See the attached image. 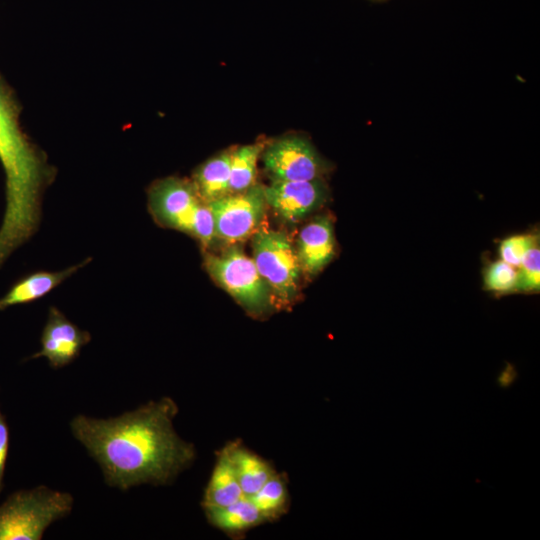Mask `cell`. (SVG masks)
Segmentation results:
<instances>
[{"mask_svg":"<svg viewBox=\"0 0 540 540\" xmlns=\"http://www.w3.org/2000/svg\"><path fill=\"white\" fill-rule=\"evenodd\" d=\"M518 268L516 290L538 292L540 289V249L538 242L527 252Z\"/></svg>","mask_w":540,"mask_h":540,"instance_id":"ffe728a7","label":"cell"},{"mask_svg":"<svg viewBox=\"0 0 540 540\" xmlns=\"http://www.w3.org/2000/svg\"><path fill=\"white\" fill-rule=\"evenodd\" d=\"M177 413L175 401L163 397L113 418L77 415L70 429L99 464L106 484L126 491L168 484L195 459L194 446L174 429Z\"/></svg>","mask_w":540,"mask_h":540,"instance_id":"6da1fadb","label":"cell"},{"mask_svg":"<svg viewBox=\"0 0 540 540\" xmlns=\"http://www.w3.org/2000/svg\"><path fill=\"white\" fill-rule=\"evenodd\" d=\"M260 159L271 181L323 179L326 161L312 143L299 135H287L265 144Z\"/></svg>","mask_w":540,"mask_h":540,"instance_id":"52a82bcc","label":"cell"},{"mask_svg":"<svg viewBox=\"0 0 540 540\" xmlns=\"http://www.w3.org/2000/svg\"><path fill=\"white\" fill-rule=\"evenodd\" d=\"M517 378V372L513 365L507 364L505 369L499 374L497 384L502 389H507L513 385Z\"/></svg>","mask_w":540,"mask_h":540,"instance_id":"cb8c5ba5","label":"cell"},{"mask_svg":"<svg viewBox=\"0 0 540 540\" xmlns=\"http://www.w3.org/2000/svg\"><path fill=\"white\" fill-rule=\"evenodd\" d=\"M190 235L194 236L203 249H207L215 239V221L209 204L202 199L196 204Z\"/></svg>","mask_w":540,"mask_h":540,"instance_id":"44dd1931","label":"cell"},{"mask_svg":"<svg viewBox=\"0 0 540 540\" xmlns=\"http://www.w3.org/2000/svg\"><path fill=\"white\" fill-rule=\"evenodd\" d=\"M252 259L275 304L286 306L298 293L301 269L295 245L283 231L262 225L251 237Z\"/></svg>","mask_w":540,"mask_h":540,"instance_id":"5b68a950","label":"cell"},{"mask_svg":"<svg viewBox=\"0 0 540 540\" xmlns=\"http://www.w3.org/2000/svg\"><path fill=\"white\" fill-rule=\"evenodd\" d=\"M73 504L70 493L44 485L16 491L0 505V540H40L53 522L70 514Z\"/></svg>","mask_w":540,"mask_h":540,"instance_id":"3957f363","label":"cell"},{"mask_svg":"<svg viewBox=\"0 0 540 540\" xmlns=\"http://www.w3.org/2000/svg\"><path fill=\"white\" fill-rule=\"evenodd\" d=\"M9 449V428L6 417L0 411V493L4 487V473Z\"/></svg>","mask_w":540,"mask_h":540,"instance_id":"603a6c76","label":"cell"},{"mask_svg":"<svg viewBox=\"0 0 540 540\" xmlns=\"http://www.w3.org/2000/svg\"><path fill=\"white\" fill-rule=\"evenodd\" d=\"M204 511L213 526L231 535L245 532L265 522L256 505L246 496L232 504L205 508Z\"/></svg>","mask_w":540,"mask_h":540,"instance_id":"2e32d148","label":"cell"},{"mask_svg":"<svg viewBox=\"0 0 540 540\" xmlns=\"http://www.w3.org/2000/svg\"><path fill=\"white\" fill-rule=\"evenodd\" d=\"M537 242L538 237L531 234H518L507 237L499 246L500 259L518 268L527 252Z\"/></svg>","mask_w":540,"mask_h":540,"instance_id":"7402d4cb","label":"cell"},{"mask_svg":"<svg viewBox=\"0 0 540 540\" xmlns=\"http://www.w3.org/2000/svg\"><path fill=\"white\" fill-rule=\"evenodd\" d=\"M267 207L282 220L295 224L321 208L328 198L323 179L271 181L264 186Z\"/></svg>","mask_w":540,"mask_h":540,"instance_id":"9c48e42d","label":"cell"},{"mask_svg":"<svg viewBox=\"0 0 540 540\" xmlns=\"http://www.w3.org/2000/svg\"><path fill=\"white\" fill-rule=\"evenodd\" d=\"M90 340L88 331L80 329L52 306L41 334V349L28 359L44 357L52 368H62L73 362Z\"/></svg>","mask_w":540,"mask_h":540,"instance_id":"30bf717a","label":"cell"},{"mask_svg":"<svg viewBox=\"0 0 540 540\" xmlns=\"http://www.w3.org/2000/svg\"><path fill=\"white\" fill-rule=\"evenodd\" d=\"M517 270L516 267L497 260L490 263L484 272V286L494 293H509L516 290Z\"/></svg>","mask_w":540,"mask_h":540,"instance_id":"d6986e66","label":"cell"},{"mask_svg":"<svg viewBox=\"0 0 540 540\" xmlns=\"http://www.w3.org/2000/svg\"><path fill=\"white\" fill-rule=\"evenodd\" d=\"M208 204L214 216L215 238L228 246L251 238L263 225L267 210L264 186L259 184Z\"/></svg>","mask_w":540,"mask_h":540,"instance_id":"8992f818","label":"cell"},{"mask_svg":"<svg viewBox=\"0 0 540 540\" xmlns=\"http://www.w3.org/2000/svg\"><path fill=\"white\" fill-rule=\"evenodd\" d=\"M264 145L247 144L230 150V193L241 192L257 184V165Z\"/></svg>","mask_w":540,"mask_h":540,"instance_id":"e0dca14e","label":"cell"},{"mask_svg":"<svg viewBox=\"0 0 540 540\" xmlns=\"http://www.w3.org/2000/svg\"><path fill=\"white\" fill-rule=\"evenodd\" d=\"M192 182L199 197L207 203L230 193V150L220 152L198 166Z\"/></svg>","mask_w":540,"mask_h":540,"instance_id":"5bb4252c","label":"cell"},{"mask_svg":"<svg viewBox=\"0 0 540 540\" xmlns=\"http://www.w3.org/2000/svg\"><path fill=\"white\" fill-rule=\"evenodd\" d=\"M301 272L314 276L333 259L336 251L333 221L328 215L314 217L299 232L295 244Z\"/></svg>","mask_w":540,"mask_h":540,"instance_id":"8fae6325","label":"cell"},{"mask_svg":"<svg viewBox=\"0 0 540 540\" xmlns=\"http://www.w3.org/2000/svg\"><path fill=\"white\" fill-rule=\"evenodd\" d=\"M227 449L244 496L251 497L276 474L267 461L239 443H230Z\"/></svg>","mask_w":540,"mask_h":540,"instance_id":"9a60e30c","label":"cell"},{"mask_svg":"<svg viewBox=\"0 0 540 540\" xmlns=\"http://www.w3.org/2000/svg\"><path fill=\"white\" fill-rule=\"evenodd\" d=\"M147 196L148 210L157 224L190 235L193 211L201 199L192 180L176 176L156 180Z\"/></svg>","mask_w":540,"mask_h":540,"instance_id":"ba28073f","label":"cell"},{"mask_svg":"<svg viewBox=\"0 0 540 540\" xmlns=\"http://www.w3.org/2000/svg\"><path fill=\"white\" fill-rule=\"evenodd\" d=\"M204 266L211 278L252 316H264L275 305L253 259L239 247L230 245L217 255L206 253Z\"/></svg>","mask_w":540,"mask_h":540,"instance_id":"277c9868","label":"cell"},{"mask_svg":"<svg viewBox=\"0 0 540 540\" xmlns=\"http://www.w3.org/2000/svg\"><path fill=\"white\" fill-rule=\"evenodd\" d=\"M91 260L92 258L88 257L84 261L61 271H37L22 277L0 298V311L11 306L29 304L41 299Z\"/></svg>","mask_w":540,"mask_h":540,"instance_id":"7c38bea8","label":"cell"},{"mask_svg":"<svg viewBox=\"0 0 540 540\" xmlns=\"http://www.w3.org/2000/svg\"><path fill=\"white\" fill-rule=\"evenodd\" d=\"M21 106L0 74V163L5 174L6 208L0 227V267L38 230L45 190L56 169L25 133Z\"/></svg>","mask_w":540,"mask_h":540,"instance_id":"7a4b0ae2","label":"cell"},{"mask_svg":"<svg viewBox=\"0 0 540 540\" xmlns=\"http://www.w3.org/2000/svg\"><path fill=\"white\" fill-rule=\"evenodd\" d=\"M249 498L256 505L265 521L277 519L286 512L288 505L286 482L276 473Z\"/></svg>","mask_w":540,"mask_h":540,"instance_id":"ac0fdd59","label":"cell"},{"mask_svg":"<svg viewBox=\"0 0 540 540\" xmlns=\"http://www.w3.org/2000/svg\"><path fill=\"white\" fill-rule=\"evenodd\" d=\"M244 497L227 446L219 453L203 496V508L221 507Z\"/></svg>","mask_w":540,"mask_h":540,"instance_id":"4fadbf2b","label":"cell"}]
</instances>
